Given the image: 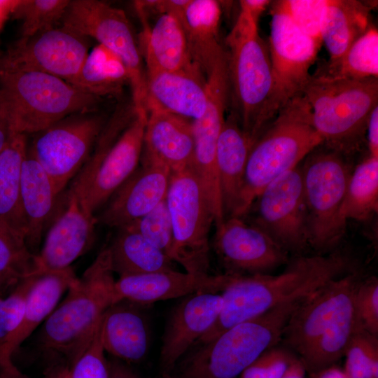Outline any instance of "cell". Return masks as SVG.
Returning a JSON list of instances; mask_svg holds the SVG:
<instances>
[{"mask_svg": "<svg viewBox=\"0 0 378 378\" xmlns=\"http://www.w3.org/2000/svg\"><path fill=\"white\" fill-rule=\"evenodd\" d=\"M278 274H230L222 291L223 305L211 328L196 342L206 344L230 328L271 309L304 298L328 282L355 271L345 254L295 258Z\"/></svg>", "mask_w": 378, "mask_h": 378, "instance_id": "cell-1", "label": "cell"}, {"mask_svg": "<svg viewBox=\"0 0 378 378\" xmlns=\"http://www.w3.org/2000/svg\"><path fill=\"white\" fill-rule=\"evenodd\" d=\"M358 274L335 279L307 297L284 330L281 342L309 374L336 365L361 329L354 307Z\"/></svg>", "mask_w": 378, "mask_h": 378, "instance_id": "cell-2", "label": "cell"}, {"mask_svg": "<svg viewBox=\"0 0 378 378\" xmlns=\"http://www.w3.org/2000/svg\"><path fill=\"white\" fill-rule=\"evenodd\" d=\"M108 247L102 249L64 300L43 323L41 347L69 363L93 336L105 312L119 302Z\"/></svg>", "mask_w": 378, "mask_h": 378, "instance_id": "cell-3", "label": "cell"}, {"mask_svg": "<svg viewBox=\"0 0 378 378\" xmlns=\"http://www.w3.org/2000/svg\"><path fill=\"white\" fill-rule=\"evenodd\" d=\"M323 143L311 122L309 108L302 96L292 99L251 147L236 216L246 214L269 183L299 166Z\"/></svg>", "mask_w": 378, "mask_h": 378, "instance_id": "cell-4", "label": "cell"}, {"mask_svg": "<svg viewBox=\"0 0 378 378\" xmlns=\"http://www.w3.org/2000/svg\"><path fill=\"white\" fill-rule=\"evenodd\" d=\"M101 101L56 76L0 66V105L13 133L35 134L70 115L97 111Z\"/></svg>", "mask_w": 378, "mask_h": 378, "instance_id": "cell-5", "label": "cell"}, {"mask_svg": "<svg viewBox=\"0 0 378 378\" xmlns=\"http://www.w3.org/2000/svg\"><path fill=\"white\" fill-rule=\"evenodd\" d=\"M230 94L245 132L255 141L273 120L274 82L269 47L258 23L242 11L227 37Z\"/></svg>", "mask_w": 378, "mask_h": 378, "instance_id": "cell-6", "label": "cell"}, {"mask_svg": "<svg viewBox=\"0 0 378 378\" xmlns=\"http://www.w3.org/2000/svg\"><path fill=\"white\" fill-rule=\"evenodd\" d=\"M305 298L278 305L200 344L172 378H237L264 351L280 343Z\"/></svg>", "mask_w": 378, "mask_h": 378, "instance_id": "cell-7", "label": "cell"}, {"mask_svg": "<svg viewBox=\"0 0 378 378\" xmlns=\"http://www.w3.org/2000/svg\"><path fill=\"white\" fill-rule=\"evenodd\" d=\"M301 96L323 144L346 155L359 146L370 115L378 106V79L312 75Z\"/></svg>", "mask_w": 378, "mask_h": 378, "instance_id": "cell-8", "label": "cell"}, {"mask_svg": "<svg viewBox=\"0 0 378 378\" xmlns=\"http://www.w3.org/2000/svg\"><path fill=\"white\" fill-rule=\"evenodd\" d=\"M344 155L320 145L301 167L309 246L318 250L333 248L345 232L340 210L352 170Z\"/></svg>", "mask_w": 378, "mask_h": 378, "instance_id": "cell-9", "label": "cell"}, {"mask_svg": "<svg viewBox=\"0 0 378 378\" xmlns=\"http://www.w3.org/2000/svg\"><path fill=\"white\" fill-rule=\"evenodd\" d=\"M165 199L173 234L169 258L187 273L209 274V232L214 217L192 167L172 174Z\"/></svg>", "mask_w": 378, "mask_h": 378, "instance_id": "cell-10", "label": "cell"}, {"mask_svg": "<svg viewBox=\"0 0 378 378\" xmlns=\"http://www.w3.org/2000/svg\"><path fill=\"white\" fill-rule=\"evenodd\" d=\"M61 25L95 39L122 59L130 76L134 108L136 112L147 113L144 62L125 13L102 1L73 0L66 8Z\"/></svg>", "mask_w": 378, "mask_h": 378, "instance_id": "cell-11", "label": "cell"}, {"mask_svg": "<svg viewBox=\"0 0 378 378\" xmlns=\"http://www.w3.org/2000/svg\"><path fill=\"white\" fill-rule=\"evenodd\" d=\"M106 121L97 111L75 113L34 134L27 150L59 194L87 161Z\"/></svg>", "mask_w": 378, "mask_h": 378, "instance_id": "cell-12", "label": "cell"}, {"mask_svg": "<svg viewBox=\"0 0 378 378\" xmlns=\"http://www.w3.org/2000/svg\"><path fill=\"white\" fill-rule=\"evenodd\" d=\"M269 52L274 82L271 106L272 120L309 81V69L321 48L302 31L274 2L272 7Z\"/></svg>", "mask_w": 378, "mask_h": 378, "instance_id": "cell-13", "label": "cell"}, {"mask_svg": "<svg viewBox=\"0 0 378 378\" xmlns=\"http://www.w3.org/2000/svg\"><path fill=\"white\" fill-rule=\"evenodd\" d=\"M254 204L256 215L253 223L288 252L300 253L309 246L301 167L298 166L269 183Z\"/></svg>", "mask_w": 378, "mask_h": 378, "instance_id": "cell-14", "label": "cell"}, {"mask_svg": "<svg viewBox=\"0 0 378 378\" xmlns=\"http://www.w3.org/2000/svg\"><path fill=\"white\" fill-rule=\"evenodd\" d=\"M90 38L64 25L22 38L0 58V66L50 74L71 83L88 53Z\"/></svg>", "mask_w": 378, "mask_h": 378, "instance_id": "cell-15", "label": "cell"}, {"mask_svg": "<svg viewBox=\"0 0 378 378\" xmlns=\"http://www.w3.org/2000/svg\"><path fill=\"white\" fill-rule=\"evenodd\" d=\"M216 227L214 248L226 274H269L289 261L286 249L262 229L242 217H227Z\"/></svg>", "mask_w": 378, "mask_h": 378, "instance_id": "cell-16", "label": "cell"}, {"mask_svg": "<svg viewBox=\"0 0 378 378\" xmlns=\"http://www.w3.org/2000/svg\"><path fill=\"white\" fill-rule=\"evenodd\" d=\"M97 223L95 216L83 209L75 193L69 189L63 192L43 247L36 254L39 272L70 268L91 246Z\"/></svg>", "mask_w": 378, "mask_h": 378, "instance_id": "cell-17", "label": "cell"}, {"mask_svg": "<svg viewBox=\"0 0 378 378\" xmlns=\"http://www.w3.org/2000/svg\"><path fill=\"white\" fill-rule=\"evenodd\" d=\"M146 120V112H136L105 154L85 188L76 195L88 213L94 216L138 167L143 152Z\"/></svg>", "mask_w": 378, "mask_h": 378, "instance_id": "cell-18", "label": "cell"}, {"mask_svg": "<svg viewBox=\"0 0 378 378\" xmlns=\"http://www.w3.org/2000/svg\"><path fill=\"white\" fill-rule=\"evenodd\" d=\"M222 305L220 294L198 292L186 296L175 307L162 337L160 378H172L183 354L214 324Z\"/></svg>", "mask_w": 378, "mask_h": 378, "instance_id": "cell-19", "label": "cell"}, {"mask_svg": "<svg viewBox=\"0 0 378 378\" xmlns=\"http://www.w3.org/2000/svg\"><path fill=\"white\" fill-rule=\"evenodd\" d=\"M141 160V166L106 202L97 222L109 227H122L150 211L166 198L170 169L142 155Z\"/></svg>", "mask_w": 378, "mask_h": 378, "instance_id": "cell-20", "label": "cell"}, {"mask_svg": "<svg viewBox=\"0 0 378 378\" xmlns=\"http://www.w3.org/2000/svg\"><path fill=\"white\" fill-rule=\"evenodd\" d=\"M206 102V76L196 64L176 71L146 73L147 112L159 111L195 120L203 115Z\"/></svg>", "mask_w": 378, "mask_h": 378, "instance_id": "cell-21", "label": "cell"}, {"mask_svg": "<svg viewBox=\"0 0 378 378\" xmlns=\"http://www.w3.org/2000/svg\"><path fill=\"white\" fill-rule=\"evenodd\" d=\"M230 274L195 275L176 270L120 276L115 281L119 300L147 304L198 292L223 291Z\"/></svg>", "mask_w": 378, "mask_h": 378, "instance_id": "cell-22", "label": "cell"}, {"mask_svg": "<svg viewBox=\"0 0 378 378\" xmlns=\"http://www.w3.org/2000/svg\"><path fill=\"white\" fill-rule=\"evenodd\" d=\"M194 151L192 120L159 111L147 112L142 155L162 163L172 174L192 167Z\"/></svg>", "mask_w": 378, "mask_h": 378, "instance_id": "cell-23", "label": "cell"}, {"mask_svg": "<svg viewBox=\"0 0 378 378\" xmlns=\"http://www.w3.org/2000/svg\"><path fill=\"white\" fill-rule=\"evenodd\" d=\"M255 141L242 129L232 111L218 136L216 162L225 218L236 216L248 157Z\"/></svg>", "mask_w": 378, "mask_h": 378, "instance_id": "cell-24", "label": "cell"}, {"mask_svg": "<svg viewBox=\"0 0 378 378\" xmlns=\"http://www.w3.org/2000/svg\"><path fill=\"white\" fill-rule=\"evenodd\" d=\"M62 194L27 150L22 164L20 198L26 223L25 241L32 253L38 247L45 230L55 215Z\"/></svg>", "mask_w": 378, "mask_h": 378, "instance_id": "cell-25", "label": "cell"}, {"mask_svg": "<svg viewBox=\"0 0 378 378\" xmlns=\"http://www.w3.org/2000/svg\"><path fill=\"white\" fill-rule=\"evenodd\" d=\"M139 304L120 300L112 304L101 321L102 342L105 351L129 363L141 360L148 353L149 328Z\"/></svg>", "mask_w": 378, "mask_h": 378, "instance_id": "cell-26", "label": "cell"}, {"mask_svg": "<svg viewBox=\"0 0 378 378\" xmlns=\"http://www.w3.org/2000/svg\"><path fill=\"white\" fill-rule=\"evenodd\" d=\"M140 49L146 73L176 71L195 64L183 27L172 13H160L152 27L144 29Z\"/></svg>", "mask_w": 378, "mask_h": 378, "instance_id": "cell-27", "label": "cell"}, {"mask_svg": "<svg viewBox=\"0 0 378 378\" xmlns=\"http://www.w3.org/2000/svg\"><path fill=\"white\" fill-rule=\"evenodd\" d=\"M77 279L71 267L36 276L27 295L22 322L5 347L0 362L11 359L15 351L46 321Z\"/></svg>", "mask_w": 378, "mask_h": 378, "instance_id": "cell-28", "label": "cell"}, {"mask_svg": "<svg viewBox=\"0 0 378 378\" xmlns=\"http://www.w3.org/2000/svg\"><path fill=\"white\" fill-rule=\"evenodd\" d=\"M220 16V3L215 0H188L176 16L186 33L192 59L205 75L225 51L218 36Z\"/></svg>", "mask_w": 378, "mask_h": 378, "instance_id": "cell-29", "label": "cell"}, {"mask_svg": "<svg viewBox=\"0 0 378 378\" xmlns=\"http://www.w3.org/2000/svg\"><path fill=\"white\" fill-rule=\"evenodd\" d=\"M27 150L26 135L13 133L0 153V224L24 240L26 223L21 205L20 182Z\"/></svg>", "mask_w": 378, "mask_h": 378, "instance_id": "cell-30", "label": "cell"}, {"mask_svg": "<svg viewBox=\"0 0 378 378\" xmlns=\"http://www.w3.org/2000/svg\"><path fill=\"white\" fill-rule=\"evenodd\" d=\"M370 8L355 0H327L321 38L330 59L343 55L370 27Z\"/></svg>", "mask_w": 378, "mask_h": 378, "instance_id": "cell-31", "label": "cell"}, {"mask_svg": "<svg viewBox=\"0 0 378 378\" xmlns=\"http://www.w3.org/2000/svg\"><path fill=\"white\" fill-rule=\"evenodd\" d=\"M108 248L112 270L119 276L175 270L166 253L127 227L118 229Z\"/></svg>", "mask_w": 378, "mask_h": 378, "instance_id": "cell-32", "label": "cell"}, {"mask_svg": "<svg viewBox=\"0 0 378 378\" xmlns=\"http://www.w3.org/2000/svg\"><path fill=\"white\" fill-rule=\"evenodd\" d=\"M70 83L102 99L120 95L126 85H130V76L122 59L98 43L88 53L79 73Z\"/></svg>", "mask_w": 378, "mask_h": 378, "instance_id": "cell-33", "label": "cell"}, {"mask_svg": "<svg viewBox=\"0 0 378 378\" xmlns=\"http://www.w3.org/2000/svg\"><path fill=\"white\" fill-rule=\"evenodd\" d=\"M313 76L328 78H378V31L370 26L341 57L329 59Z\"/></svg>", "mask_w": 378, "mask_h": 378, "instance_id": "cell-34", "label": "cell"}, {"mask_svg": "<svg viewBox=\"0 0 378 378\" xmlns=\"http://www.w3.org/2000/svg\"><path fill=\"white\" fill-rule=\"evenodd\" d=\"M378 211V158L368 155L352 170L340 210L344 224L365 220Z\"/></svg>", "mask_w": 378, "mask_h": 378, "instance_id": "cell-35", "label": "cell"}, {"mask_svg": "<svg viewBox=\"0 0 378 378\" xmlns=\"http://www.w3.org/2000/svg\"><path fill=\"white\" fill-rule=\"evenodd\" d=\"M37 273L36 254L29 250L23 238L0 224V276L15 286Z\"/></svg>", "mask_w": 378, "mask_h": 378, "instance_id": "cell-36", "label": "cell"}, {"mask_svg": "<svg viewBox=\"0 0 378 378\" xmlns=\"http://www.w3.org/2000/svg\"><path fill=\"white\" fill-rule=\"evenodd\" d=\"M69 0H21L11 18L21 23L20 38H27L58 27Z\"/></svg>", "mask_w": 378, "mask_h": 378, "instance_id": "cell-37", "label": "cell"}, {"mask_svg": "<svg viewBox=\"0 0 378 378\" xmlns=\"http://www.w3.org/2000/svg\"><path fill=\"white\" fill-rule=\"evenodd\" d=\"M344 356L346 378H378V335L358 330Z\"/></svg>", "mask_w": 378, "mask_h": 378, "instance_id": "cell-38", "label": "cell"}, {"mask_svg": "<svg viewBox=\"0 0 378 378\" xmlns=\"http://www.w3.org/2000/svg\"><path fill=\"white\" fill-rule=\"evenodd\" d=\"M38 274L20 280L7 297H0V360L22 322L27 295Z\"/></svg>", "mask_w": 378, "mask_h": 378, "instance_id": "cell-39", "label": "cell"}, {"mask_svg": "<svg viewBox=\"0 0 378 378\" xmlns=\"http://www.w3.org/2000/svg\"><path fill=\"white\" fill-rule=\"evenodd\" d=\"M124 227L138 232L169 257L173 234L166 199L150 211Z\"/></svg>", "mask_w": 378, "mask_h": 378, "instance_id": "cell-40", "label": "cell"}, {"mask_svg": "<svg viewBox=\"0 0 378 378\" xmlns=\"http://www.w3.org/2000/svg\"><path fill=\"white\" fill-rule=\"evenodd\" d=\"M274 2L302 31L321 45V25L327 0H283Z\"/></svg>", "mask_w": 378, "mask_h": 378, "instance_id": "cell-41", "label": "cell"}, {"mask_svg": "<svg viewBox=\"0 0 378 378\" xmlns=\"http://www.w3.org/2000/svg\"><path fill=\"white\" fill-rule=\"evenodd\" d=\"M69 368V378H108V361L102 342L101 321L92 338L70 363Z\"/></svg>", "mask_w": 378, "mask_h": 378, "instance_id": "cell-42", "label": "cell"}, {"mask_svg": "<svg viewBox=\"0 0 378 378\" xmlns=\"http://www.w3.org/2000/svg\"><path fill=\"white\" fill-rule=\"evenodd\" d=\"M354 307L361 329L378 335V279L372 276L360 280L357 286Z\"/></svg>", "mask_w": 378, "mask_h": 378, "instance_id": "cell-43", "label": "cell"}, {"mask_svg": "<svg viewBox=\"0 0 378 378\" xmlns=\"http://www.w3.org/2000/svg\"><path fill=\"white\" fill-rule=\"evenodd\" d=\"M295 356L277 344L260 355L237 378H281Z\"/></svg>", "mask_w": 378, "mask_h": 378, "instance_id": "cell-44", "label": "cell"}, {"mask_svg": "<svg viewBox=\"0 0 378 378\" xmlns=\"http://www.w3.org/2000/svg\"><path fill=\"white\" fill-rule=\"evenodd\" d=\"M366 132L369 155L378 158V106L374 108L370 115Z\"/></svg>", "mask_w": 378, "mask_h": 378, "instance_id": "cell-45", "label": "cell"}, {"mask_svg": "<svg viewBox=\"0 0 378 378\" xmlns=\"http://www.w3.org/2000/svg\"><path fill=\"white\" fill-rule=\"evenodd\" d=\"M270 2L267 0H241L239 4L241 11L248 14L258 23L260 15Z\"/></svg>", "mask_w": 378, "mask_h": 378, "instance_id": "cell-46", "label": "cell"}, {"mask_svg": "<svg viewBox=\"0 0 378 378\" xmlns=\"http://www.w3.org/2000/svg\"><path fill=\"white\" fill-rule=\"evenodd\" d=\"M108 378H139L130 368L118 360L108 361Z\"/></svg>", "mask_w": 378, "mask_h": 378, "instance_id": "cell-47", "label": "cell"}, {"mask_svg": "<svg viewBox=\"0 0 378 378\" xmlns=\"http://www.w3.org/2000/svg\"><path fill=\"white\" fill-rule=\"evenodd\" d=\"M20 1L21 0H0V35L6 21L9 18H11L15 8L20 3Z\"/></svg>", "mask_w": 378, "mask_h": 378, "instance_id": "cell-48", "label": "cell"}, {"mask_svg": "<svg viewBox=\"0 0 378 378\" xmlns=\"http://www.w3.org/2000/svg\"><path fill=\"white\" fill-rule=\"evenodd\" d=\"M12 134L8 119L0 105V153L7 144Z\"/></svg>", "mask_w": 378, "mask_h": 378, "instance_id": "cell-49", "label": "cell"}, {"mask_svg": "<svg viewBox=\"0 0 378 378\" xmlns=\"http://www.w3.org/2000/svg\"><path fill=\"white\" fill-rule=\"evenodd\" d=\"M0 378H28L13 363L11 360L0 362Z\"/></svg>", "mask_w": 378, "mask_h": 378, "instance_id": "cell-50", "label": "cell"}, {"mask_svg": "<svg viewBox=\"0 0 378 378\" xmlns=\"http://www.w3.org/2000/svg\"><path fill=\"white\" fill-rule=\"evenodd\" d=\"M309 374V378H346L342 368L336 365Z\"/></svg>", "mask_w": 378, "mask_h": 378, "instance_id": "cell-51", "label": "cell"}, {"mask_svg": "<svg viewBox=\"0 0 378 378\" xmlns=\"http://www.w3.org/2000/svg\"><path fill=\"white\" fill-rule=\"evenodd\" d=\"M45 378H69V365H52L46 370Z\"/></svg>", "mask_w": 378, "mask_h": 378, "instance_id": "cell-52", "label": "cell"}, {"mask_svg": "<svg viewBox=\"0 0 378 378\" xmlns=\"http://www.w3.org/2000/svg\"><path fill=\"white\" fill-rule=\"evenodd\" d=\"M13 286L8 281H7L5 279L0 276V297L1 293L7 288H9L10 287H15Z\"/></svg>", "mask_w": 378, "mask_h": 378, "instance_id": "cell-53", "label": "cell"}]
</instances>
